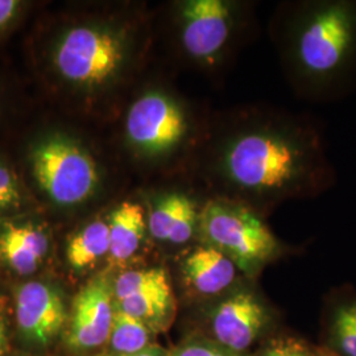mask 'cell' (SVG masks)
I'll list each match as a JSON object with an SVG mask.
<instances>
[{
    "label": "cell",
    "mask_w": 356,
    "mask_h": 356,
    "mask_svg": "<svg viewBox=\"0 0 356 356\" xmlns=\"http://www.w3.org/2000/svg\"><path fill=\"white\" fill-rule=\"evenodd\" d=\"M211 173L225 200L267 216L292 201L314 200L337 184L318 122L286 108H259L216 141Z\"/></svg>",
    "instance_id": "6da1fadb"
},
{
    "label": "cell",
    "mask_w": 356,
    "mask_h": 356,
    "mask_svg": "<svg viewBox=\"0 0 356 356\" xmlns=\"http://www.w3.org/2000/svg\"><path fill=\"white\" fill-rule=\"evenodd\" d=\"M145 216L140 204L124 202L110 218V254L115 261H126L136 254L145 232Z\"/></svg>",
    "instance_id": "2e32d148"
},
{
    "label": "cell",
    "mask_w": 356,
    "mask_h": 356,
    "mask_svg": "<svg viewBox=\"0 0 356 356\" xmlns=\"http://www.w3.org/2000/svg\"><path fill=\"white\" fill-rule=\"evenodd\" d=\"M242 4L229 0H189L179 10L182 49L193 63L216 69L238 38Z\"/></svg>",
    "instance_id": "277c9868"
},
{
    "label": "cell",
    "mask_w": 356,
    "mask_h": 356,
    "mask_svg": "<svg viewBox=\"0 0 356 356\" xmlns=\"http://www.w3.org/2000/svg\"><path fill=\"white\" fill-rule=\"evenodd\" d=\"M170 356H241L211 342H193L179 347Z\"/></svg>",
    "instance_id": "ffe728a7"
},
{
    "label": "cell",
    "mask_w": 356,
    "mask_h": 356,
    "mask_svg": "<svg viewBox=\"0 0 356 356\" xmlns=\"http://www.w3.org/2000/svg\"><path fill=\"white\" fill-rule=\"evenodd\" d=\"M16 319L26 339L48 344L66 322L64 301L49 285L38 281L26 282L16 297Z\"/></svg>",
    "instance_id": "8fae6325"
},
{
    "label": "cell",
    "mask_w": 356,
    "mask_h": 356,
    "mask_svg": "<svg viewBox=\"0 0 356 356\" xmlns=\"http://www.w3.org/2000/svg\"><path fill=\"white\" fill-rule=\"evenodd\" d=\"M314 356H339L326 346H319L314 350Z\"/></svg>",
    "instance_id": "603a6c76"
},
{
    "label": "cell",
    "mask_w": 356,
    "mask_h": 356,
    "mask_svg": "<svg viewBox=\"0 0 356 356\" xmlns=\"http://www.w3.org/2000/svg\"><path fill=\"white\" fill-rule=\"evenodd\" d=\"M316 347L294 337H279L269 341L260 356H314Z\"/></svg>",
    "instance_id": "d6986e66"
},
{
    "label": "cell",
    "mask_w": 356,
    "mask_h": 356,
    "mask_svg": "<svg viewBox=\"0 0 356 356\" xmlns=\"http://www.w3.org/2000/svg\"><path fill=\"white\" fill-rule=\"evenodd\" d=\"M129 141L144 152H169L186 139L188 116L177 103L160 92L141 97L129 108L127 116Z\"/></svg>",
    "instance_id": "ba28073f"
},
{
    "label": "cell",
    "mask_w": 356,
    "mask_h": 356,
    "mask_svg": "<svg viewBox=\"0 0 356 356\" xmlns=\"http://www.w3.org/2000/svg\"><path fill=\"white\" fill-rule=\"evenodd\" d=\"M7 350V338H6V330L4 326L0 322V356L4 355Z\"/></svg>",
    "instance_id": "cb8c5ba5"
},
{
    "label": "cell",
    "mask_w": 356,
    "mask_h": 356,
    "mask_svg": "<svg viewBox=\"0 0 356 356\" xmlns=\"http://www.w3.org/2000/svg\"><path fill=\"white\" fill-rule=\"evenodd\" d=\"M19 201V189L13 173L0 166V210L7 209Z\"/></svg>",
    "instance_id": "44dd1931"
},
{
    "label": "cell",
    "mask_w": 356,
    "mask_h": 356,
    "mask_svg": "<svg viewBox=\"0 0 356 356\" xmlns=\"http://www.w3.org/2000/svg\"><path fill=\"white\" fill-rule=\"evenodd\" d=\"M113 291L115 307L144 323L164 318L173 307L170 280L164 268L124 272L115 281Z\"/></svg>",
    "instance_id": "30bf717a"
},
{
    "label": "cell",
    "mask_w": 356,
    "mask_h": 356,
    "mask_svg": "<svg viewBox=\"0 0 356 356\" xmlns=\"http://www.w3.org/2000/svg\"><path fill=\"white\" fill-rule=\"evenodd\" d=\"M48 248L47 235L35 226L10 225L0 232V259L19 275L33 273Z\"/></svg>",
    "instance_id": "5bb4252c"
},
{
    "label": "cell",
    "mask_w": 356,
    "mask_h": 356,
    "mask_svg": "<svg viewBox=\"0 0 356 356\" xmlns=\"http://www.w3.org/2000/svg\"><path fill=\"white\" fill-rule=\"evenodd\" d=\"M110 252V231L108 225L95 220L85 229L76 232L69 241L66 259L70 267L85 269Z\"/></svg>",
    "instance_id": "e0dca14e"
},
{
    "label": "cell",
    "mask_w": 356,
    "mask_h": 356,
    "mask_svg": "<svg viewBox=\"0 0 356 356\" xmlns=\"http://www.w3.org/2000/svg\"><path fill=\"white\" fill-rule=\"evenodd\" d=\"M19 4L20 3L15 0H0V31L13 22L19 10Z\"/></svg>",
    "instance_id": "7402d4cb"
},
{
    "label": "cell",
    "mask_w": 356,
    "mask_h": 356,
    "mask_svg": "<svg viewBox=\"0 0 356 356\" xmlns=\"http://www.w3.org/2000/svg\"><path fill=\"white\" fill-rule=\"evenodd\" d=\"M269 29L298 98L334 102L355 89L356 0L281 1Z\"/></svg>",
    "instance_id": "7a4b0ae2"
},
{
    "label": "cell",
    "mask_w": 356,
    "mask_h": 356,
    "mask_svg": "<svg viewBox=\"0 0 356 356\" xmlns=\"http://www.w3.org/2000/svg\"><path fill=\"white\" fill-rule=\"evenodd\" d=\"M116 354L128 355L145 350L149 341V330L140 321L115 307L110 338Z\"/></svg>",
    "instance_id": "ac0fdd59"
},
{
    "label": "cell",
    "mask_w": 356,
    "mask_h": 356,
    "mask_svg": "<svg viewBox=\"0 0 356 356\" xmlns=\"http://www.w3.org/2000/svg\"><path fill=\"white\" fill-rule=\"evenodd\" d=\"M114 291L102 276L86 284L73 300L67 344L76 350L99 347L110 338L115 306Z\"/></svg>",
    "instance_id": "9c48e42d"
},
{
    "label": "cell",
    "mask_w": 356,
    "mask_h": 356,
    "mask_svg": "<svg viewBox=\"0 0 356 356\" xmlns=\"http://www.w3.org/2000/svg\"><path fill=\"white\" fill-rule=\"evenodd\" d=\"M275 322L270 305L251 286H238L210 313L216 343L235 354L254 346Z\"/></svg>",
    "instance_id": "52a82bcc"
},
{
    "label": "cell",
    "mask_w": 356,
    "mask_h": 356,
    "mask_svg": "<svg viewBox=\"0 0 356 356\" xmlns=\"http://www.w3.org/2000/svg\"><path fill=\"white\" fill-rule=\"evenodd\" d=\"M197 235L202 244L226 254L250 280L298 251L273 232L266 216L225 198L211 197L202 204Z\"/></svg>",
    "instance_id": "3957f363"
},
{
    "label": "cell",
    "mask_w": 356,
    "mask_h": 356,
    "mask_svg": "<svg viewBox=\"0 0 356 356\" xmlns=\"http://www.w3.org/2000/svg\"><path fill=\"white\" fill-rule=\"evenodd\" d=\"M182 273L188 286L195 294L216 297L234 288L239 269L226 254L201 244L185 257Z\"/></svg>",
    "instance_id": "7c38bea8"
},
{
    "label": "cell",
    "mask_w": 356,
    "mask_h": 356,
    "mask_svg": "<svg viewBox=\"0 0 356 356\" xmlns=\"http://www.w3.org/2000/svg\"><path fill=\"white\" fill-rule=\"evenodd\" d=\"M327 344L339 356H356V292L338 289L329 298Z\"/></svg>",
    "instance_id": "9a60e30c"
},
{
    "label": "cell",
    "mask_w": 356,
    "mask_h": 356,
    "mask_svg": "<svg viewBox=\"0 0 356 356\" xmlns=\"http://www.w3.org/2000/svg\"><path fill=\"white\" fill-rule=\"evenodd\" d=\"M38 185L53 202L72 206L88 200L98 185L95 161L74 141L61 136L41 141L32 152Z\"/></svg>",
    "instance_id": "8992f818"
},
{
    "label": "cell",
    "mask_w": 356,
    "mask_h": 356,
    "mask_svg": "<svg viewBox=\"0 0 356 356\" xmlns=\"http://www.w3.org/2000/svg\"><path fill=\"white\" fill-rule=\"evenodd\" d=\"M126 58L123 40L110 29L76 26L58 42L53 63L66 81L79 86H99L120 70Z\"/></svg>",
    "instance_id": "5b68a950"
},
{
    "label": "cell",
    "mask_w": 356,
    "mask_h": 356,
    "mask_svg": "<svg viewBox=\"0 0 356 356\" xmlns=\"http://www.w3.org/2000/svg\"><path fill=\"white\" fill-rule=\"evenodd\" d=\"M102 356H161L159 353L153 351V350H143L140 353L136 354H128V355H122V354H115V355H102Z\"/></svg>",
    "instance_id": "d4e9b609"
},
{
    "label": "cell",
    "mask_w": 356,
    "mask_h": 356,
    "mask_svg": "<svg viewBox=\"0 0 356 356\" xmlns=\"http://www.w3.org/2000/svg\"><path fill=\"white\" fill-rule=\"evenodd\" d=\"M202 204L184 193L166 194L148 218V229L154 239L172 244L191 242L198 229Z\"/></svg>",
    "instance_id": "4fadbf2b"
}]
</instances>
